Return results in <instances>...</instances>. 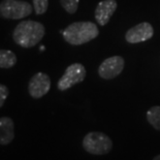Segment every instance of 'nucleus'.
I'll list each match as a JSON object with an SVG mask.
<instances>
[{
	"label": "nucleus",
	"mask_w": 160,
	"mask_h": 160,
	"mask_svg": "<svg viewBox=\"0 0 160 160\" xmlns=\"http://www.w3.org/2000/svg\"><path fill=\"white\" fill-rule=\"evenodd\" d=\"M46 34L43 24L26 20L20 22L12 32V39L17 45L24 49H31L35 47Z\"/></svg>",
	"instance_id": "obj_1"
},
{
	"label": "nucleus",
	"mask_w": 160,
	"mask_h": 160,
	"mask_svg": "<svg viewBox=\"0 0 160 160\" xmlns=\"http://www.w3.org/2000/svg\"><path fill=\"white\" fill-rule=\"evenodd\" d=\"M99 29L96 24L90 21L74 22L62 31V36L66 42L72 46H81L96 38Z\"/></svg>",
	"instance_id": "obj_2"
},
{
	"label": "nucleus",
	"mask_w": 160,
	"mask_h": 160,
	"mask_svg": "<svg viewBox=\"0 0 160 160\" xmlns=\"http://www.w3.org/2000/svg\"><path fill=\"white\" fill-rule=\"evenodd\" d=\"M83 148L87 153L101 156L108 154L113 149V141L108 134L99 131H91L83 138Z\"/></svg>",
	"instance_id": "obj_3"
},
{
	"label": "nucleus",
	"mask_w": 160,
	"mask_h": 160,
	"mask_svg": "<svg viewBox=\"0 0 160 160\" xmlns=\"http://www.w3.org/2000/svg\"><path fill=\"white\" fill-rule=\"evenodd\" d=\"M33 6L22 0H3L0 2V18L20 20L32 13Z\"/></svg>",
	"instance_id": "obj_4"
},
{
	"label": "nucleus",
	"mask_w": 160,
	"mask_h": 160,
	"mask_svg": "<svg viewBox=\"0 0 160 160\" xmlns=\"http://www.w3.org/2000/svg\"><path fill=\"white\" fill-rule=\"evenodd\" d=\"M87 76L86 68L81 63H73L69 65L64 71L63 76L60 78L57 83V88L60 91H66L82 83Z\"/></svg>",
	"instance_id": "obj_5"
},
{
	"label": "nucleus",
	"mask_w": 160,
	"mask_h": 160,
	"mask_svg": "<svg viewBox=\"0 0 160 160\" xmlns=\"http://www.w3.org/2000/svg\"><path fill=\"white\" fill-rule=\"evenodd\" d=\"M125 60L121 56L107 58L98 67V74L103 80H112L117 78L124 69Z\"/></svg>",
	"instance_id": "obj_6"
},
{
	"label": "nucleus",
	"mask_w": 160,
	"mask_h": 160,
	"mask_svg": "<svg viewBox=\"0 0 160 160\" xmlns=\"http://www.w3.org/2000/svg\"><path fill=\"white\" fill-rule=\"evenodd\" d=\"M51 89V79L45 72H37L30 79L28 92L34 99H39L48 94Z\"/></svg>",
	"instance_id": "obj_7"
},
{
	"label": "nucleus",
	"mask_w": 160,
	"mask_h": 160,
	"mask_svg": "<svg viewBox=\"0 0 160 160\" xmlns=\"http://www.w3.org/2000/svg\"><path fill=\"white\" fill-rule=\"evenodd\" d=\"M153 35H154L153 26L148 22H142L127 30L125 39L129 43H138L151 39Z\"/></svg>",
	"instance_id": "obj_8"
},
{
	"label": "nucleus",
	"mask_w": 160,
	"mask_h": 160,
	"mask_svg": "<svg viewBox=\"0 0 160 160\" xmlns=\"http://www.w3.org/2000/svg\"><path fill=\"white\" fill-rule=\"evenodd\" d=\"M118 8V3L116 0H102L97 4L95 9V19L97 23L101 26H105L110 22L112 16L114 15Z\"/></svg>",
	"instance_id": "obj_9"
},
{
	"label": "nucleus",
	"mask_w": 160,
	"mask_h": 160,
	"mask_svg": "<svg viewBox=\"0 0 160 160\" xmlns=\"http://www.w3.org/2000/svg\"><path fill=\"white\" fill-rule=\"evenodd\" d=\"M15 138V123L9 117H0V145H9Z\"/></svg>",
	"instance_id": "obj_10"
},
{
	"label": "nucleus",
	"mask_w": 160,
	"mask_h": 160,
	"mask_svg": "<svg viewBox=\"0 0 160 160\" xmlns=\"http://www.w3.org/2000/svg\"><path fill=\"white\" fill-rule=\"evenodd\" d=\"M17 55L11 50L0 49V68H12L17 64Z\"/></svg>",
	"instance_id": "obj_11"
},
{
	"label": "nucleus",
	"mask_w": 160,
	"mask_h": 160,
	"mask_svg": "<svg viewBox=\"0 0 160 160\" xmlns=\"http://www.w3.org/2000/svg\"><path fill=\"white\" fill-rule=\"evenodd\" d=\"M146 117L149 124L152 125V127H154L156 130L160 131V105H154L150 108L147 111Z\"/></svg>",
	"instance_id": "obj_12"
},
{
	"label": "nucleus",
	"mask_w": 160,
	"mask_h": 160,
	"mask_svg": "<svg viewBox=\"0 0 160 160\" xmlns=\"http://www.w3.org/2000/svg\"><path fill=\"white\" fill-rule=\"evenodd\" d=\"M79 2L80 0H60L61 6L69 15H73V13L77 12Z\"/></svg>",
	"instance_id": "obj_13"
},
{
	"label": "nucleus",
	"mask_w": 160,
	"mask_h": 160,
	"mask_svg": "<svg viewBox=\"0 0 160 160\" xmlns=\"http://www.w3.org/2000/svg\"><path fill=\"white\" fill-rule=\"evenodd\" d=\"M36 15H43L49 8V0H32Z\"/></svg>",
	"instance_id": "obj_14"
},
{
	"label": "nucleus",
	"mask_w": 160,
	"mask_h": 160,
	"mask_svg": "<svg viewBox=\"0 0 160 160\" xmlns=\"http://www.w3.org/2000/svg\"><path fill=\"white\" fill-rule=\"evenodd\" d=\"M8 94H9V90L8 88L3 84H0V108L3 107L6 98L8 97Z\"/></svg>",
	"instance_id": "obj_15"
},
{
	"label": "nucleus",
	"mask_w": 160,
	"mask_h": 160,
	"mask_svg": "<svg viewBox=\"0 0 160 160\" xmlns=\"http://www.w3.org/2000/svg\"><path fill=\"white\" fill-rule=\"evenodd\" d=\"M152 160H160V154H159V155H157V156H155V157L153 158Z\"/></svg>",
	"instance_id": "obj_16"
}]
</instances>
